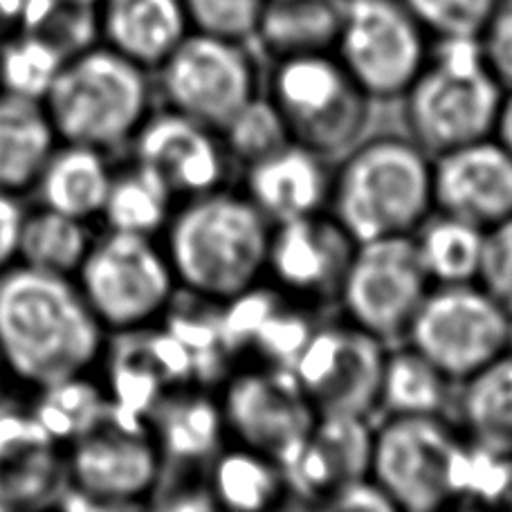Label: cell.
Returning <instances> with one entry per match:
<instances>
[{
	"label": "cell",
	"mask_w": 512,
	"mask_h": 512,
	"mask_svg": "<svg viewBox=\"0 0 512 512\" xmlns=\"http://www.w3.org/2000/svg\"><path fill=\"white\" fill-rule=\"evenodd\" d=\"M265 95L286 122L290 140L326 160L353 149L367 131L371 97L333 52L272 61Z\"/></svg>",
	"instance_id": "ba28073f"
},
{
	"label": "cell",
	"mask_w": 512,
	"mask_h": 512,
	"mask_svg": "<svg viewBox=\"0 0 512 512\" xmlns=\"http://www.w3.org/2000/svg\"><path fill=\"white\" fill-rule=\"evenodd\" d=\"M432 39H477L497 0H402Z\"/></svg>",
	"instance_id": "8d00e7d4"
},
{
	"label": "cell",
	"mask_w": 512,
	"mask_h": 512,
	"mask_svg": "<svg viewBox=\"0 0 512 512\" xmlns=\"http://www.w3.org/2000/svg\"><path fill=\"white\" fill-rule=\"evenodd\" d=\"M268 0H185L191 30L252 43Z\"/></svg>",
	"instance_id": "74e56055"
},
{
	"label": "cell",
	"mask_w": 512,
	"mask_h": 512,
	"mask_svg": "<svg viewBox=\"0 0 512 512\" xmlns=\"http://www.w3.org/2000/svg\"><path fill=\"white\" fill-rule=\"evenodd\" d=\"M227 441L283 459L317 420L290 369L239 364L218 382Z\"/></svg>",
	"instance_id": "9a60e30c"
},
{
	"label": "cell",
	"mask_w": 512,
	"mask_h": 512,
	"mask_svg": "<svg viewBox=\"0 0 512 512\" xmlns=\"http://www.w3.org/2000/svg\"><path fill=\"white\" fill-rule=\"evenodd\" d=\"M12 387H14L12 378H9L3 358H0V407H3L5 402L9 400V391H12Z\"/></svg>",
	"instance_id": "bcb514c9"
},
{
	"label": "cell",
	"mask_w": 512,
	"mask_h": 512,
	"mask_svg": "<svg viewBox=\"0 0 512 512\" xmlns=\"http://www.w3.org/2000/svg\"><path fill=\"white\" fill-rule=\"evenodd\" d=\"M434 212L490 230L512 216V155L495 137L432 158Z\"/></svg>",
	"instance_id": "44dd1931"
},
{
	"label": "cell",
	"mask_w": 512,
	"mask_h": 512,
	"mask_svg": "<svg viewBox=\"0 0 512 512\" xmlns=\"http://www.w3.org/2000/svg\"><path fill=\"white\" fill-rule=\"evenodd\" d=\"M387 349L344 317L317 322L290 371L317 416L373 418Z\"/></svg>",
	"instance_id": "5bb4252c"
},
{
	"label": "cell",
	"mask_w": 512,
	"mask_h": 512,
	"mask_svg": "<svg viewBox=\"0 0 512 512\" xmlns=\"http://www.w3.org/2000/svg\"><path fill=\"white\" fill-rule=\"evenodd\" d=\"M214 506L234 512H268L290 504L281 461L227 441L207 465Z\"/></svg>",
	"instance_id": "4316f807"
},
{
	"label": "cell",
	"mask_w": 512,
	"mask_h": 512,
	"mask_svg": "<svg viewBox=\"0 0 512 512\" xmlns=\"http://www.w3.org/2000/svg\"><path fill=\"white\" fill-rule=\"evenodd\" d=\"M128 149L158 173L178 203L227 187L232 160L221 135L171 108H153Z\"/></svg>",
	"instance_id": "e0dca14e"
},
{
	"label": "cell",
	"mask_w": 512,
	"mask_h": 512,
	"mask_svg": "<svg viewBox=\"0 0 512 512\" xmlns=\"http://www.w3.org/2000/svg\"><path fill=\"white\" fill-rule=\"evenodd\" d=\"M328 212L358 243L411 236L434 212L432 155L411 137L360 140L333 171Z\"/></svg>",
	"instance_id": "3957f363"
},
{
	"label": "cell",
	"mask_w": 512,
	"mask_h": 512,
	"mask_svg": "<svg viewBox=\"0 0 512 512\" xmlns=\"http://www.w3.org/2000/svg\"><path fill=\"white\" fill-rule=\"evenodd\" d=\"M68 492L66 450L27 405L0 407V510L59 506Z\"/></svg>",
	"instance_id": "ffe728a7"
},
{
	"label": "cell",
	"mask_w": 512,
	"mask_h": 512,
	"mask_svg": "<svg viewBox=\"0 0 512 512\" xmlns=\"http://www.w3.org/2000/svg\"><path fill=\"white\" fill-rule=\"evenodd\" d=\"M317 313L268 281L218 304V324L230 369L239 364L292 369L317 324Z\"/></svg>",
	"instance_id": "ac0fdd59"
},
{
	"label": "cell",
	"mask_w": 512,
	"mask_h": 512,
	"mask_svg": "<svg viewBox=\"0 0 512 512\" xmlns=\"http://www.w3.org/2000/svg\"><path fill=\"white\" fill-rule=\"evenodd\" d=\"M93 241L95 232L90 223L36 205L25 209L16 263L75 279Z\"/></svg>",
	"instance_id": "1f68e13d"
},
{
	"label": "cell",
	"mask_w": 512,
	"mask_h": 512,
	"mask_svg": "<svg viewBox=\"0 0 512 512\" xmlns=\"http://www.w3.org/2000/svg\"><path fill=\"white\" fill-rule=\"evenodd\" d=\"M492 137H495V140L512 155V90H506L504 99H501L497 124H495V131H492Z\"/></svg>",
	"instance_id": "f6af8a7d"
},
{
	"label": "cell",
	"mask_w": 512,
	"mask_h": 512,
	"mask_svg": "<svg viewBox=\"0 0 512 512\" xmlns=\"http://www.w3.org/2000/svg\"><path fill=\"white\" fill-rule=\"evenodd\" d=\"M450 418L472 447L512 456V349L456 384Z\"/></svg>",
	"instance_id": "484cf974"
},
{
	"label": "cell",
	"mask_w": 512,
	"mask_h": 512,
	"mask_svg": "<svg viewBox=\"0 0 512 512\" xmlns=\"http://www.w3.org/2000/svg\"><path fill=\"white\" fill-rule=\"evenodd\" d=\"M358 241L331 212L272 225L265 279L297 304L319 313L337 304Z\"/></svg>",
	"instance_id": "2e32d148"
},
{
	"label": "cell",
	"mask_w": 512,
	"mask_h": 512,
	"mask_svg": "<svg viewBox=\"0 0 512 512\" xmlns=\"http://www.w3.org/2000/svg\"><path fill=\"white\" fill-rule=\"evenodd\" d=\"M456 382L409 342L389 344L382 364L378 414L450 416Z\"/></svg>",
	"instance_id": "f546056e"
},
{
	"label": "cell",
	"mask_w": 512,
	"mask_h": 512,
	"mask_svg": "<svg viewBox=\"0 0 512 512\" xmlns=\"http://www.w3.org/2000/svg\"><path fill=\"white\" fill-rule=\"evenodd\" d=\"M432 290L414 236H384L358 243L337 304L342 317L384 344L405 340Z\"/></svg>",
	"instance_id": "4fadbf2b"
},
{
	"label": "cell",
	"mask_w": 512,
	"mask_h": 512,
	"mask_svg": "<svg viewBox=\"0 0 512 512\" xmlns=\"http://www.w3.org/2000/svg\"><path fill=\"white\" fill-rule=\"evenodd\" d=\"M155 99L151 70L97 43L63 63L43 106L59 142L111 155L131 146Z\"/></svg>",
	"instance_id": "277c9868"
},
{
	"label": "cell",
	"mask_w": 512,
	"mask_h": 512,
	"mask_svg": "<svg viewBox=\"0 0 512 512\" xmlns=\"http://www.w3.org/2000/svg\"><path fill=\"white\" fill-rule=\"evenodd\" d=\"M106 342L75 279L21 263L0 272V358L14 387L32 396L93 376Z\"/></svg>",
	"instance_id": "6da1fadb"
},
{
	"label": "cell",
	"mask_w": 512,
	"mask_h": 512,
	"mask_svg": "<svg viewBox=\"0 0 512 512\" xmlns=\"http://www.w3.org/2000/svg\"><path fill=\"white\" fill-rule=\"evenodd\" d=\"M68 492L63 508L151 506L164 456L144 414L106 396L66 443Z\"/></svg>",
	"instance_id": "5b68a950"
},
{
	"label": "cell",
	"mask_w": 512,
	"mask_h": 512,
	"mask_svg": "<svg viewBox=\"0 0 512 512\" xmlns=\"http://www.w3.org/2000/svg\"><path fill=\"white\" fill-rule=\"evenodd\" d=\"M432 43L402 0H344L333 54L371 102H391L423 70Z\"/></svg>",
	"instance_id": "7c38bea8"
},
{
	"label": "cell",
	"mask_w": 512,
	"mask_h": 512,
	"mask_svg": "<svg viewBox=\"0 0 512 512\" xmlns=\"http://www.w3.org/2000/svg\"><path fill=\"white\" fill-rule=\"evenodd\" d=\"M333 169L324 155L288 142L243 167L241 191L272 225L328 212Z\"/></svg>",
	"instance_id": "7402d4cb"
},
{
	"label": "cell",
	"mask_w": 512,
	"mask_h": 512,
	"mask_svg": "<svg viewBox=\"0 0 512 512\" xmlns=\"http://www.w3.org/2000/svg\"><path fill=\"white\" fill-rule=\"evenodd\" d=\"M176 205V196L158 173L131 158L122 167H113L111 189L99 223L115 232L160 236Z\"/></svg>",
	"instance_id": "4dcf8cb0"
},
{
	"label": "cell",
	"mask_w": 512,
	"mask_h": 512,
	"mask_svg": "<svg viewBox=\"0 0 512 512\" xmlns=\"http://www.w3.org/2000/svg\"><path fill=\"white\" fill-rule=\"evenodd\" d=\"M25 207L21 196L0 191V272L12 268L18 259V236H21V223Z\"/></svg>",
	"instance_id": "b9f144b4"
},
{
	"label": "cell",
	"mask_w": 512,
	"mask_h": 512,
	"mask_svg": "<svg viewBox=\"0 0 512 512\" xmlns=\"http://www.w3.org/2000/svg\"><path fill=\"white\" fill-rule=\"evenodd\" d=\"M411 236L432 286H456L479 279L486 230L432 212Z\"/></svg>",
	"instance_id": "d6a6232c"
},
{
	"label": "cell",
	"mask_w": 512,
	"mask_h": 512,
	"mask_svg": "<svg viewBox=\"0 0 512 512\" xmlns=\"http://www.w3.org/2000/svg\"><path fill=\"white\" fill-rule=\"evenodd\" d=\"M21 32H30L48 43L66 61L102 43L99 9L88 0H39Z\"/></svg>",
	"instance_id": "836d02e7"
},
{
	"label": "cell",
	"mask_w": 512,
	"mask_h": 512,
	"mask_svg": "<svg viewBox=\"0 0 512 512\" xmlns=\"http://www.w3.org/2000/svg\"><path fill=\"white\" fill-rule=\"evenodd\" d=\"M402 342L459 384L512 349V310L477 281L432 286Z\"/></svg>",
	"instance_id": "8fae6325"
},
{
	"label": "cell",
	"mask_w": 512,
	"mask_h": 512,
	"mask_svg": "<svg viewBox=\"0 0 512 512\" xmlns=\"http://www.w3.org/2000/svg\"><path fill=\"white\" fill-rule=\"evenodd\" d=\"M504 93L477 39H434L423 70L402 95L409 137L432 158L490 137Z\"/></svg>",
	"instance_id": "8992f818"
},
{
	"label": "cell",
	"mask_w": 512,
	"mask_h": 512,
	"mask_svg": "<svg viewBox=\"0 0 512 512\" xmlns=\"http://www.w3.org/2000/svg\"><path fill=\"white\" fill-rule=\"evenodd\" d=\"M344 0H268L254 39L270 61L333 52Z\"/></svg>",
	"instance_id": "f1b7e54d"
},
{
	"label": "cell",
	"mask_w": 512,
	"mask_h": 512,
	"mask_svg": "<svg viewBox=\"0 0 512 512\" xmlns=\"http://www.w3.org/2000/svg\"><path fill=\"white\" fill-rule=\"evenodd\" d=\"M326 510H373V512H387L396 510L384 495L382 488L371 477H362L358 481L349 483L337 495L328 501Z\"/></svg>",
	"instance_id": "7bdbcfd3"
},
{
	"label": "cell",
	"mask_w": 512,
	"mask_h": 512,
	"mask_svg": "<svg viewBox=\"0 0 512 512\" xmlns=\"http://www.w3.org/2000/svg\"><path fill=\"white\" fill-rule=\"evenodd\" d=\"M472 461L450 416H382L373 425L369 477L396 510L461 508Z\"/></svg>",
	"instance_id": "52a82bcc"
},
{
	"label": "cell",
	"mask_w": 512,
	"mask_h": 512,
	"mask_svg": "<svg viewBox=\"0 0 512 512\" xmlns=\"http://www.w3.org/2000/svg\"><path fill=\"white\" fill-rule=\"evenodd\" d=\"M371 441V418L317 416L281 459L290 504L326 508L342 488L369 477Z\"/></svg>",
	"instance_id": "d6986e66"
},
{
	"label": "cell",
	"mask_w": 512,
	"mask_h": 512,
	"mask_svg": "<svg viewBox=\"0 0 512 512\" xmlns=\"http://www.w3.org/2000/svg\"><path fill=\"white\" fill-rule=\"evenodd\" d=\"M111 178V155L93 146L59 142L43 164L30 194L43 207L93 223L102 218Z\"/></svg>",
	"instance_id": "d4e9b609"
},
{
	"label": "cell",
	"mask_w": 512,
	"mask_h": 512,
	"mask_svg": "<svg viewBox=\"0 0 512 512\" xmlns=\"http://www.w3.org/2000/svg\"><path fill=\"white\" fill-rule=\"evenodd\" d=\"M272 223L230 187L182 200L160 234L180 292L225 304L265 279Z\"/></svg>",
	"instance_id": "7a4b0ae2"
},
{
	"label": "cell",
	"mask_w": 512,
	"mask_h": 512,
	"mask_svg": "<svg viewBox=\"0 0 512 512\" xmlns=\"http://www.w3.org/2000/svg\"><path fill=\"white\" fill-rule=\"evenodd\" d=\"M488 70L504 90H512V0H497L477 34Z\"/></svg>",
	"instance_id": "60d3db41"
},
{
	"label": "cell",
	"mask_w": 512,
	"mask_h": 512,
	"mask_svg": "<svg viewBox=\"0 0 512 512\" xmlns=\"http://www.w3.org/2000/svg\"><path fill=\"white\" fill-rule=\"evenodd\" d=\"M66 59L30 32L0 41V90L43 102Z\"/></svg>",
	"instance_id": "e575fe53"
},
{
	"label": "cell",
	"mask_w": 512,
	"mask_h": 512,
	"mask_svg": "<svg viewBox=\"0 0 512 512\" xmlns=\"http://www.w3.org/2000/svg\"><path fill=\"white\" fill-rule=\"evenodd\" d=\"M164 456V468L207 470L227 443L221 400L209 384H180L146 414Z\"/></svg>",
	"instance_id": "603a6c76"
},
{
	"label": "cell",
	"mask_w": 512,
	"mask_h": 512,
	"mask_svg": "<svg viewBox=\"0 0 512 512\" xmlns=\"http://www.w3.org/2000/svg\"><path fill=\"white\" fill-rule=\"evenodd\" d=\"M218 135L232 164H239L241 169L292 142L286 122L263 93L250 99Z\"/></svg>",
	"instance_id": "d590c367"
},
{
	"label": "cell",
	"mask_w": 512,
	"mask_h": 512,
	"mask_svg": "<svg viewBox=\"0 0 512 512\" xmlns=\"http://www.w3.org/2000/svg\"><path fill=\"white\" fill-rule=\"evenodd\" d=\"M512 510V456H495L472 447L461 508Z\"/></svg>",
	"instance_id": "f35d334b"
},
{
	"label": "cell",
	"mask_w": 512,
	"mask_h": 512,
	"mask_svg": "<svg viewBox=\"0 0 512 512\" xmlns=\"http://www.w3.org/2000/svg\"><path fill=\"white\" fill-rule=\"evenodd\" d=\"M99 41L155 70L191 32L185 0H102Z\"/></svg>",
	"instance_id": "cb8c5ba5"
},
{
	"label": "cell",
	"mask_w": 512,
	"mask_h": 512,
	"mask_svg": "<svg viewBox=\"0 0 512 512\" xmlns=\"http://www.w3.org/2000/svg\"><path fill=\"white\" fill-rule=\"evenodd\" d=\"M252 43L191 30L153 70L162 104L214 131L261 93Z\"/></svg>",
	"instance_id": "30bf717a"
},
{
	"label": "cell",
	"mask_w": 512,
	"mask_h": 512,
	"mask_svg": "<svg viewBox=\"0 0 512 512\" xmlns=\"http://www.w3.org/2000/svg\"><path fill=\"white\" fill-rule=\"evenodd\" d=\"M88 3H95V5H99V3H102V0H88Z\"/></svg>",
	"instance_id": "7dc6e473"
},
{
	"label": "cell",
	"mask_w": 512,
	"mask_h": 512,
	"mask_svg": "<svg viewBox=\"0 0 512 512\" xmlns=\"http://www.w3.org/2000/svg\"><path fill=\"white\" fill-rule=\"evenodd\" d=\"M57 144L43 102L0 90V191L30 194Z\"/></svg>",
	"instance_id": "83f0119b"
},
{
	"label": "cell",
	"mask_w": 512,
	"mask_h": 512,
	"mask_svg": "<svg viewBox=\"0 0 512 512\" xmlns=\"http://www.w3.org/2000/svg\"><path fill=\"white\" fill-rule=\"evenodd\" d=\"M477 283L512 310V216L486 230Z\"/></svg>",
	"instance_id": "ab89813d"
},
{
	"label": "cell",
	"mask_w": 512,
	"mask_h": 512,
	"mask_svg": "<svg viewBox=\"0 0 512 512\" xmlns=\"http://www.w3.org/2000/svg\"><path fill=\"white\" fill-rule=\"evenodd\" d=\"M75 283L108 335L158 324L180 295L160 236L115 230L95 236Z\"/></svg>",
	"instance_id": "9c48e42d"
},
{
	"label": "cell",
	"mask_w": 512,
	"mask_h": 512,
	"mask_svg": "<svg viewBox=\"0 0 512 512\" xmlns=\"http://www.w3.org/2000/svg\"><path fill=\"white\" fill-rule=\"evenodd\" d=\"M39 0H0V41L21 32Z\"/></svg>",
	"instance_id": "ee69618b"
}]
</instances>
